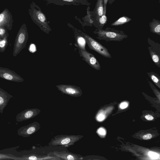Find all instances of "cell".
<instances>
[{
	"label": "cell",
	"instance_id": "1",
	"mask_svg": "<svg viewBox=\"0 0 160 160\" xmlns=\"http://www.w3.org/2000/svg\"><path fill=\"white\" fill-rule=\"evenodd\" d=\"M28 12L32 20L42 30L47 33L51 31L46 16L40 8L33 2L30 4Z\"/></svg>",
	"mask_w": 160,
	"mask_h": 160
},
{
	"label": "cell",
	"instance_id": "2",
	"mask_svg": "<svg viewBox=\"0 0 160 160\" xmlns=\"http://www.w3.org/2000/svg\"><path fill=\"white\" fill-rule=\"evenodd\" d=\"M97 38L106 41L120 42L127 38L128 36L123 31L107 28L105 30L98 29L95 31Z\"/></svg>",
	"mask_w": 160,
	"mask_h": 160
},
{
	"label": "cell",
	"instance_id": "3",
	"mask_svg": "<svg viewBox=\"0 0 160 160\" xmlns=\"http://www.w3.org/2000/svg\"><path fill=\"white\" fill-rule=\"evenodd\" d=\"M83 137L81 135H58L52 138L48 143L50 146H62L67 148L73 145Z\"/></svg>",
	"mask_w": 160,
	"mask_h": 160
},
{
	"label": "cell",
	"instance_id": "4",
	"mask_svg": "<svg viewBox=\"0 0 160 160\" xmlns=\"http://www.w3.org/2000/svg\"><path fill=\"white\" fill-rule=\"evenodd\" d=\"M28 37L26 24L23 23L19 28L15 38L12 55L15 57L25 47Z\"/></svg>",
	"mask_w": 160,
	"mask_h": 160
},
{
	"label": "cell",
	"instance_id": "5",
	"mask_svg": "<svg viewBox=\"0 0 160 160\" xmlns=\"http://www.w3.org/2000/svg\"><path fill=\"white\" fill-rule=\"evenodd\" d=\"M84 37L90 48L102 56L111 58V55L107 48L88 35L84 34Z\"/></svg>",
	"mask_w": 160,
	"mask_h": 160
},
{
	"label": "cell",
	"instance_id": "6",
	"mask_svg": "<svg viewBox=\"0 0 160 160\" xmlns=\"http://www.w3.org/2000/svg\"><path fill=\"white\" fill-rule=\"evenodd\" d=\"M148 48L152 61L157 66L160 68V44L149 38L148 39Z\"/></svg>",
	"mask_w": 160,
	"mask_h": 160
},
{
	"label": "cell",
	"instance_id": "7",
	"mask_svg": "<svg viewBox=\"0 0 160 160\" xmlns=\"http://www.w3.org/2000/svg\"><path fill=\"white\" fill-rule=\"evenodd\" d=\"M41 128V125L38 122H34L26 126L20 127L17 131L19 136L28 138L36 132Z\"/></svg>",
	"mask_w": 160,
	"mask_h": 160
},
{
	"label": "cell",
	"instance_id": "8",
	"mask_svg": "<svg viewBox=\"0 0 160 160\" xmlns=\"http://www.w3.org/2000/svg\"><path fill=\"white\" fill-rule=\"evenodd\" d=\"M56 87L63 94L72 97H80L82 94L81 88L75 86L61 84L56 85Z\"/></svg>",
	"mask_w": 160,
	"mask_h": 160
},
{
	"label": "cell",
	"instance_id": "9",
	"mask_svg": "<svg viewBox=\"0 0 160 160\" xmlns=\"http://www.w3.org/2000/svg\"><path fill=\"white\" fill-rule=\"evenodd\" d=\"M0 78L18 82H22L24 80L14 71L7 68L0 67Z\"/></svg>",
	"mask_w": 160,
	"mask_h": 160
},
{
	"label": "cell",
	"instance_id": "10",
	"mask_svg": "<svg viewBox=\"0 0 160 160\" xmlns=\"http://www.w3.org/2000/svg\"><path fill=\"white\" fill-rule=\"evenodd\" d=\"M13 20L11 13L7 9H5L0 13V28H3L7 30L12 28Z\"/></svg>",
	"mask_w": 160,
	"mask_h": 160
},
{
	"label": "cell",
	"instance_id": "11",
	"mask_svg": "<svg viewBox=\"0 0 160 160\" xmlns=\"http://www.w3.org/2000/svg\"><path fill=\"white\" fill-rule=\"evenodd\" d=\"M40 112V109L36 108L25 109L17 115L16 121L19 122L31 119L38 115Z\"/></svg>",
	"mask_w": 160,
	"mask_h": 160
},
{
	"label": "cell",
	"instance_id": "12",
	"mask_svg": "<svg viewBox=\"0 0 160 160\" xmlns=\"http://www.w3.org/2000/svg\"><path fill=\"white\" fill-rule=\"evenodd\" d=\"M47 154L58 157L61 160H83V157L81 155L66 151H54L48 152Z\"/></svg>",
	"mask_w": 160,
	"mask_h": 160
},
{
	"label": "cell",
	"instance_id": "13",
	"mask_svg": "<svg viewBox=\"0 0 160 160\" xmlns=\"http://www.w3.org/2000/svg\"><path fill=\"white\" fill-rule=\"evenodd\" d=\"M80 53L83 59L92 67L97 70L101 69V66L98 60L92 53L86 50L80 49Z\"/></svg>",
	"mask_w": 160,
	"mask_h": 160
},
{
	"label": "cell",
	"instance_id": "14",
	"mask_svg": "<svg viewBox=\"0 0 160 160\" xmlns=\"http://www.w3.org/2000/svg\"><path fill=\"white\" fill-rule=\"evenodd\" d=\"M46 1L48 4L53 3L61 6L65 5H78L88 4L87 0H46Z\"/></svg>",
	"mask_w": 160,
	"mask_h": 160
},
{
	"label": "cell",
	"instance_id": "15",
	"mask_svg": "<svg viewBox=\"0 0 160 160\" xmlns=\"http://www.w3.org/2000/svg\"><path fill=\"white\" fill-rule=\"evenodd\" d=\"M17 148H18V147L0 150V159H12L22 160V156H15V154H12V153H15V149Z\"/></svg>",
	"mask_w": 160,
	"mask_h": 160
},
{
	"label": "cell",
	"instance_id": "16",
	"mask_svg": "<svg viewBox=\"0 0 160 160\" xmlns=\"http://www.w3.org/2000/svg\"><path fill=\"white\" fill-rule=\"evenodd\" d=\"M22 160H61L58 157L47 154L46 155H40L35 154H30L22 155Z\"/></svg>",
	"mask_w": 160,
	"mask_h": 160
},
{
	"label": "cell",
	"instance_id": "17",
	"mask_svg": "<svg viewBox=\"0 0 160 160\" xmlns=\"http://www.w3.org/2000/svg\"><path fill=\"white\" fill-rule=\"evenodd\" d=\"M13 96L0 87V113H2Z\"/></svg>",
	"mask_w": 160,
	"mask_h": 160
},
{
	"label": "cell",
	"instance_id": "18",
	"mask_svg": "<svg viewBox=\"0 0 160 160\" xmlns=\"http://www.w3.org/2000/svg\"><path fill=\"white\" fill-rule=\"evenodd\" d=\"M149 26L151 32L160 35V23L159 21L153 20L150 23Z\"/></svg>",
	"mask_w": 160,
	"mask_h": 160
},
{
	"label": "cell",
	"instance_id": "19",
	"mask_svg": "<svg viewBox=\"0 0 160 160\" xmlns=\"http://www.w3.org/2000/svg\"><path fill=\"white\" fill-rule=\"evenodd\" d=\"M150 79L157 86L160 88V76L157 73L152 71L147 72Z\"/></svg>",
	"mask_w": 160,
	"mask_h": 160
},
{
	"label": "cell",
	"instance_id": "20",
	"mask_svg": "<svg viewBox=\"0 0 160 160\" xmlns=\"http://www.w3.org/2000/svg\"><path fill=\"white\" fill-rule=\"evenodd\" d=\"M96 13L98 18L103 15V0H98L96 4Z\"/></svg>",
	"mask_w": 160,
	"mask_h": 160
},
{
	"label": "cell",
	"instance_id": "21",
	"mask_svg": "<svg viewBox=\"0 0 160 160\" xmlns=\"http://www.w3.org/2000/svg\"><path fill=\"white\" fill-rule=\"evenodd\" d=\"M131 19L128 17L123 16L120 18L112 23V26H118L123 24L130 21Z\"/></svg>",
	"mask_w": 160,
	"mask_h": 160
},
{
	"label": "cell",
	"instance_id": "22",
	"mask_svg": "<svg viewBox=\"0 0 160 160\" xmlns=\"http://www.w3.org/2000/svg\"><path fill=\"white\" fill-rule=\"evenodd\" d=\"M78 44L80 49L85 50L86 40L84 37L78 36L77 38Z\"/></svg>",
	"mask_w": 160,
	"mask_h": 160
},
{
	"label": "cell",
	"instance_id": "23",
	"mask_svg": "<svg viewBox=\"0 0 160 160\" xmlns=\"http://www.w3.org/2000/svg\"><path fill=\"white\" fill-rule=\"evenodd\" d=\"M8 37L0 38V52H2L5 51L8 44Z\"/></svg>",
	"mask_w": 160,
	"mask_h": 160
},
{
	"label": "cell",
	"instance_id": "24",
	"mask_svg": "<svg viewBox=\"0 0 160 160\" xmlns=\"http://www.w3.org/2000/svg\"><path fill=\"white\" fill-rule=\"evenodd\" d=\"M9 34L8 30L3 28H0V38L8 37Z\"/></svg>",
	"mask_w": 160,
	"mask_h": 160
},
{
	"label": "cell",
	"instance_id": "25",
	"mask_svg": "<svg viewBox=\"0 0 160 160\" xmlns=\"http://www.w3.org/2000/svg\"><path fill=\"white\" fill-rule=\"evenodd\" d=\"M99 22L100 25L102 26L105 23L107 20V18L106 14H103L100 18H99Z\"/></svg>",
	"mask_w": 160,
	"mask_h": 160
},
{
	"label": "cell",
	"instance_id": "26",
	"mask_svg": "<svg viewBox=\"0 0 160 160\" xmlns=\"http://www.w3.org/2000/svg\"><path fill=\"white\" fill-rule=\"evenodd\" d=\"M147 81L149 84L150 86H151V88H152L153 91L155 93V94L158 96L159 97V91L156 88L154 87V85L152 84V82L149 81V80L147 79Z\"/></svg>",
	"mask_w": 160,
	"mask_h": 160
},
{
	"label": "cell",
	"instance_id": "27",
	"mask_svg": "<svg viewBox=\"0 0 160 160\" xmlns=\"http://www.w3.org/2000/svg\"><path fill=\"white\" fill-rule=\"evenodd\" d=\"M148 154L150 157L154 158H157L159 156L157 153L152 152H149Z\"/></svg>",
	"mask_w": 160,
	"mask_h": 160
},
{
	"label": "cell",
	"instance_id": "28",
	"mask_svg": "<svg viewBox=\"0 0 160 160\" xmlns=\"http://www.w3.org/2000/svg\"><path fill=\"white\" fill-rule=\"evenodd\" d=\"M29 50L30 51L32 52H35L36 48L35 45L33 44H31L29 47Z\"/></svg>",
	"mask_w": 160,
	"mask_h": 160
},
{
	"label": "cell",
	"instance_id": "29",
	"mask_svg": "<svg viewBox=\"0 0 160 160\" xmlns=\"http://www.w3.org/2000/svg\"><path fill=\"white\" fill-rule=\"evenodd\" d=\"M98 133L101 135H105L106 134V131L105 130L102 128H100L98 130Z\"/></svg>",
	"mask_w": 160,
	"mask_h": 160
},
{
	"label": "cell",
	"instance_id": "30",
	"mask_svg": "<svg viewBox=\"0 0 160 160\" xmlns=\"http://www.w3.org/2000/svg\"><path fill=\"white\" fill-rule=\"evenodd\" d=\"M128 106V103L127 102H123L120 105V108L122 109H124L126 108Z\"/></svg>",
	"mask_w": 160,
	"mask_h": 160
},
{
	"label": "cell",
	"instance_id": "31",
	"mask_svg": "<svg viewBox=\"0 0 160 160\" xmlns=\"http://www.w3.org/2000/svg\"><path fill=\"white\" fill-rule=\"evenodd\" d=\"M152 137V135L151 134H147L143 136V138L145 140L151 138Z\"/></svg>",
	"mask_w": 160,
	"mask_h": 160
},
{
	"label": "cell",
	"instance_id": "32",
	"mask_svg": "<svg viewBox=\"0 0 160 160\" xmlns=\"http://www.w3.org/2000/svg\"><path fill=\"white\" fill-rule=\"evenodd\" d=\"M105 118L104 116L102 114L99 115L97 117V119L99 121L103 120Z\"/></svg>",
	"mask_w": 160,
	"mask_h": 160
},
{
	"label": "cell",
	"instance_id": "33",
	"mask_svg": "<svg viewBox=\"0 0 160 160\" xmlns=\"http://www.w3.org/2000/svg\"><path fill=\"white\" fill-rule=\"evenodd\" d=\"M145 118L148 120H152L153 119V117L151 115H147L145 116Z\"/></svg>",
	"mask_w": 160,
	"mask_h": 160
},
{
	"label": "cell",
	"instance_id": "34",
	"mask_svg": "<svg viewBox=\"0 0 160 160\" xmlns=\"http://www.w3.org/2000/svg\"><path fill=\"white\" fill-rule=\"evenodd\" d=\"M108 0H103V11H106V6Z\"/></svg>",
	"mask_w": 160,
	"mask_h": 160
}]
</instances>
